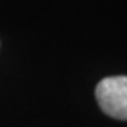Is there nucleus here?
Listing matches in <instances>:
<instances>
[{
  "mask_svg": "<svg viewBox=\"0 0 127 127\" xmlns=\"http://www.w3.org/2000/svg\"><path fill=\"white\" fill-rule=\"evenodd\" d=\"M96 101L101 110L115 118L127 120V77H106L96 84L95 89Z\"/></svg>",
  "mask_w": 127,
  "mask_h": 127,
  "instance_id": "nucleus-1",
  "label": "nucleus"
}]
</instances>
